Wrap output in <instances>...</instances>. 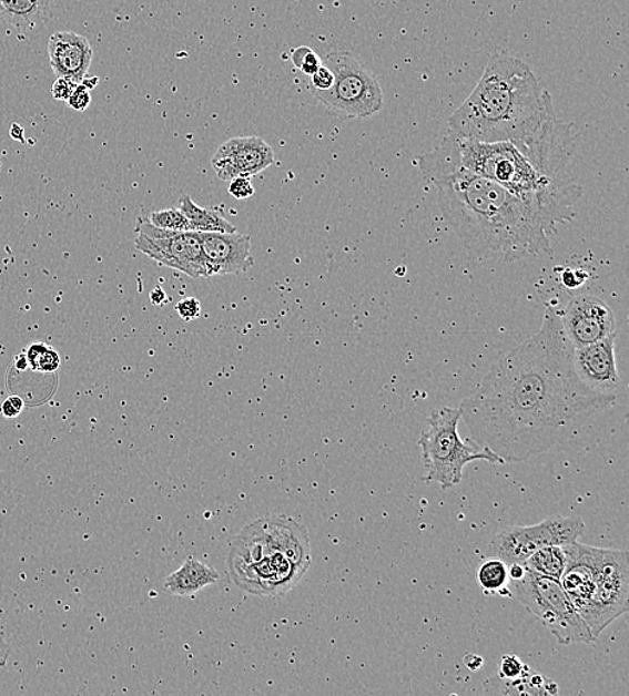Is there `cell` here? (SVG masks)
I'll list each match as a JSON object with an SVG mask.
<instances>
[{
  "mask_svg": "<svg viewBox=\"0 0 629 696\" xmlns=\"http://www.w3.org/2000/svg\"><path fill=\"white\" fill-rule=\"evenodd\" d=\"M292 61L294 66L303 72L305 75H313L317 70L323 66L321 58L314 53L311 48L301 47L295 49L292 53Z\"/></svg>",
  "mask_w": 629,
  "mask_h": 696,
  "instance_id": "d4e9b609",
  "label": "cell"
},
{
  "mask_svg": "<svg viewBox=\"0 0 629 696\" xmlns=\"http://www.w3.org/2000/svg\"><path fill=\"white\" fill-rule=\"evenodd\" d=\"M8 655H9V648L8 646H6L2 639V635H0V663H3L6 661V657H8Z\"/></svg>",
  "mask_w": 629,
  "mask_h": 696,
  "instance_id": "74e56055",
  "label": "cell"
},
{
  "mask_svg": "<svg viewBox=\"0 0 629 696\" xmlns=\"http://www.w3.org/2000/svg\"><path fill=\"white\" fill-rule=\"evenodd\" d=\"M509 580V564L497 557L487 560L477 571V582L486 595L510 597Z\"/></svg>",
  "mask_w": 629,
  "mask_h": 696,
  "instance_id": "7402d4cb",
  "label": "cell"
},
{
  "mask_svg": "<svg viewBox=\"0 0 629 696\" xmlns=\"http://www.w3.org/2000/svg\"><path fill=\"white\" fill-rule=\"evenodd\" d=\"M528 667L517 655L507 654L500 657L497 676L503 679L518 678Z\"/></svg>",
  "mask_w": 629,
  "mask_h": 696,
  "instance_id": "484cf974",
  "label": "cell"
},
{
  "mask_svg": "<svg viewBox=\"0 0 629 696\" xmlns=\"http://www.w3.org/2000/svg\"><path fill=\"white\" fill-rule=\"evenodd\" d=\"M333 83H335V74L324 63L316 73L311 75V85L314 92H326L333 86Z\"/></svg>",
  "mask_w": 629,
  "mask_h": 696,
  "instance_id": "f1b7e54d",
  "label": "cell"
},
{
  "mask_svg": "<svg viewBox=\"0 0 629 696\" xmlns=\"http://www.w3.org/2000/svg\"><path fill=\"white\" fill-rule=\"evenodd\" d=\"M579 273L580 270H565L562 275V283L565 287L575 288L581 286L588 276L579 277Z\"/></svg>",
  "mask_w": 629,
  "mask_h": 696,
  "instance_id": "d6a6232c",
  "label": "cell"
},
{
  "mask_svg": "<svg viewBox=\"0 0 629 696\" xmlns=\"http://www.w3.org/2000/svg\"><path fill=\"white\" fill-rule=\"evenodd\" d=\"M81 83H82L83 86L88 88L89 90H92V89L95 88V85H98L99 79H95V76H94V79H89L88 80L87 76H85V79H83Z\"/></svg>",
  "mask_w": 629,
  "mask_h": 696,
  "instance_id": "f35d334b",
  "label": "cell"
},
{
  "mask_svg": "<svg viewBox=\"0 0 629 696\" xmlns=\"http://www.w3.org/2000/svg\"><path fill=\"white\" fill-rule=\"evenodd\" d=\"M586 531L579 518L544 520L531 526H509L499 531L489 544L491 557L504 560L506 564H524L532 553L549 545L575 543Z\"/></svg>",
  "mask_w": 629,
  "mask_h": 696,
  "instance_id": "30bf717a",
  "label": "cell"
},
{
  "mask_svg": "<svg viewBox=\"0 0 629 696\" xmlns=\"http://www.w3.org/2000/svg\"><path fill=\"white\" fill-rule=\"evenodd\" d=\"M311 565L310 533L286 518L253 522L234 540L229 554L235 584L262 596H277L293 590Z\"/></svg>",
  "mask_w": 629,
  "mask_h": 696,
  "instance_id": "5b68a950",
  "label": "cell"
},
{
  "mask_svg": "<svg viewBox=\"0 0 629 696\" xmlns=\"http://www.w3.org/2000/svg\"><path fill=\"white\" fill-rule=\"evenodd\" d=\"M24 357L28 359L29 369L34 371L54 372L61 366L60 354L43 341H34L26 348Z\"/></svg>",
  "mask_w": 629,
  "mask_h": 696,
  "instance_id": "603a6c76",
  "label": "cell"
},
{
  "mask_svg": "<svg viewBox=\"0 0 629 696\" xmlns=\"http://www.w3.org/2000/svg\"><path fill=\"white\" fill-rule=\"evenodd\" d=\"M556 117L554 99L529 64L494 54L478 85L448 119V133L479 143H519Z\"/></svg>",
  "mask_w": 629,
  "mask_h": 696,
  "instance_id": "277c9868",
  "label": "cell"
},
{
  "mask_svg": "<svg viewBox=\"0 0 629 696\" xmlns=\"http://www.w3.org/2000/svg\"><path fill=\"white\" fill-rule=\"evenodd\" d=\"M576 151L574 124L557 117L535 137L519 143H479L448 133L434 151L417 157L429 180L453 170L491 180L515 195L574 209L582 186L570 173Z\"/></svg>",
  "mask_w": 629,
  "mask_h": 696,
  "instance_id": "3957f363",
  "label": "cell"
},
{
  "mask_svg": "<svg viewBox=\"0 0 629 696\" xmlns=\"http://www.w3.org/2000/svg\"><path fill=\"white\" fill-rule=\"evenodd\" d=\"M176 313L184 321H192L201 317L202 305L196 298H184L177 301Z\"/></svg>",
  "mask_w": 629,
  "mask_h": 696,
  "instance_id": "83f0119b",
  "label": "cell"
},
{
  "mask_svg": "<svg viewBox=\"0 0 629 696\" xmlns=\"http://www.w3.org/2000/svg\"><path fill=\"white\" fill-rule=\"evenodd\" d=\"M77 86H79V83L69 79H61L60 76V79H57L54 82L53 88H51V94H53L54 99L58 101L68 102Z\"/></svg>",
  "mask_w": 629,
  "mask_h": 696,
  "instance_id": "4dcf8cb0",
  "label": "cell"
},
{
  "mask_svg": "<svg viewBox=\"0 0 629 696\" xmlns=\"http://www.w3.org/2000/svg\"><path fill=\"white\" fill-rule=\"evenodd\" d=\"M220 580V573L210 565L190 556L182 566L165 580V588L176 596H190L213 585Z\"/></svg>",
  "mask_w": 629,
  "mask_h": 696,
  "instance_id": "ac0fdd59",
  "label": "cell"
},
{
  "mask_svg": "<svg viewBox=\"0 0 629 696\" xmlns=\"http://www.w3.org/2000/svg\"><path fill=\"white\" fill-rule=\"evenodd\" d=\"M464 662L470 672H478V669L484 666V657L475 654H466Z\"/></svg>",
  "mask_w": 629,
  "mask_h": 696,
  "instance_id": "e575fe53",
  "label": "cell"
},
{
  "mask_svg": "<svg viewBox=\"0 0 629 696\" xmlns=\"http://www.w3.org/2000/svg\"><path fill=\"white\" fill-rule=\"evenodd\" d=\"M153 227L171 231V232H189L190 223L187 217L184 216L182 209L170 208L163 211L152 212L150 218H148Z\"/></svg>",
  "mask_w": 629,
  "mask_h": 696,
  "instance_id": "cb8c5ba5",
  "label": "cell"
},
{
  "mask_svg": "<svg viewBox=\"0 0 629 696\" xmlns=\"http://www.w3.org/2000/svg\"><path fill=\"white\" fill-rule=\"evenodd\" d=\"M567 566L560 579L565 592L588 624L595 639L629 608L627 551L565 544Z\"/></svg>",
  "mask_w": 629,
  "mask_h": 696,
  "instance_id": "8992f818",
  "label": "cell"
},
{
  "mask_svg": "<svg viewBox=\"0 0 629 696\" xmlns=\"http://www.w3.org/2000/svg\"><path fill=\"white\" fill-rule=\"evenodd\" d=\"M90 102H92L90 90L83 86L82 83H79V86L75 88L73 94L68 100L69 106L77 112H85Z\"/></svg>",
  "mask_w": 629,
  "mask_h": 696,
  "instance_id": "f546056e",
  "label": "cell"
},
{
  "mask_svg": "<svg viewBox=\"0 0 629 696\" xmlns=\"http://www.w3.org/2000/svg\"><path fill=\"white\" fill-rule=\"evenodd\" d=\"M210 277L240 275L254 267L252 236L197 232Z\"/></svg>",
  "mask_w": 629,
  "mask_h": 696,
  "instance_id": "9a60e30c",
  "label": "cell"
},
{
  "mask_svg": "<svg viewBox=\"0 0 629 696\" xmlns=\"http://www.w3.org/2000/svg\"><path fill=\"white\" fill-rule=\"evenodd\" d=\"M484 692L487 695L556 696L560 689L556 682L528 667L518 678L503 679L496 676V678L487 679L484 683Z\"/></svg>",
  "mask_w": 629,
  "mask_h": 696,
  "instance_id": "e0dca14e",
  "label": "cell"
},
{
  "mask_svg": "<svg viewBox=\"0 0 629 696\" xmlns=\"http://www.w3.org/2000/svg\"><path fill=\"white\" fill-rule=\"evenodd\" d=\"M526 569L524 564H509L510 580H519L525 576Z\"/></svg>",
  "mask_w": 629,
  "mask_h": 696,
  "instance_id": "d590c367",
  "label": "cell"
},
{
  "mask_svg": "<svg viewBox=\"0 0 629 696\" xmlns=\"http://www.w3.org/2000/svg\"><path fill=\"white\" fill-rule=\"evenodd\" d=\"M565 337L574 347H582L609 337L616 330L612 308L594 295H579L560 311Z\"/></svg>",
  "mask_w": 629,
  "mask_h": 696,
  "instance_id": "7c38bea8",
  "label": "cell"
},
{
  "mask_svg": "<svg viewBox=\"0 0 629 696\" xmlns=\"http://www.w3.org/2000/svg\"><path fill=\"white\" fill-rule=\"evenodd\" d=\"M461 412L455 408H440L428 417V430L419 441L425 480L436 482L442 489L459 485L464 469L474 461L503 463L491 450L479 447L471 438L461 440L458 424Z\"/></svg>",
  "mask_w": 629,
  "mask_h": 696,
  "instance_id": "52a82bcc",
  "label": "cell"
},
{
  "mask_svg": "<svg viewBox=\"0 0 629 696\" xmlns=\"http://www.w3.org/2000/svg\"><path fill=\"white\" fill-rule=\"evenodd\" d=\"M560 309L548 307L541 328L494 365L460 403L471 440L503 463H519L567 442L615 396L590 390L574 367Z\"/></svg>",
  "mask_w": 629,
  "mask_h": 696,
  "instance_id": "6da1fadb",
  "label": "cell"
},
{
  "mask_svg": "<svg viewBox=\"0 0 629 696\" xmlns=\"http://www.w3.org/2000/svg\"><path fill=\"white\" fill-rule=\"evenodd\" d=\"M50 66L58 79L81 83L93 60V50L85 37L73 31H58L49 40Z\"/></svg>",
  "mask_w": 629,
  "mask_h": 696,
  "instance_id": "2e32d148",
  "label": "cell"
},
{
  "mask_svg": "<svg viewBox=\"0 0 629 696\" xmlns=\"http://www.w3.org/2000/svg\"><path fill=\"white\" fill-rule=\"evenodd\" d=\"M229 193L236 199H246L254 196L255 190L252 177L240 176L229 182Z\"/></svg>",
  "mask_w": 629,
  "mask_h": 696,
  "instance_id": "4316f807",
  "label": "cell"
},
{
  "mask_svg": "<svg viewBox=\"0 0 629 696\" xmlns=\"http://www.w3.org/2000/svg\"><path fill=\"white\" fill-rule=\"evenodd\" d=\"M150 300L153 306H164L170 301V298L162 287H156L155 289H152Z\"/></svg>",
  "mask_w": 629,
  "mask_h": 696,
  "instance_id": "836d02e7",
  "label": "cell"
},
{
  "mask_svg": "<svg viewBox=\"0 0 629 696\" xmlns=\"http://www.w3.org/2000/svg\"><path fill=\"white\" fill-rule=\"evenodd\" d=\"M134 246L160 266L180 270L192 279L210 277L197 232H171L139 218Z\"/></svg>",
  "mask_w": 629,
  "mask_h": 696,
  "instance_id": "8fae6325",
  "label": "cell"
},
{
  "mask_svg": "<svg viewBox=\"0 0 629 696\" xmlns=\"http://www.w3.org/2000/svg\"><path fill=\"white\" fill-rule=\"evenodd\" d=\"M428 183L438 192L448 227L478 260L515 263L551 255V237L575 217L574 209L515 195L491 180L461 170L439 174Z\"/></svg>",
  "mask_w": 629,
  "mask_h": 696,
  "instance_id": "7a4b0ae2",
  "label": "cell"
},
{
  "mask_svg": "<svg viewBox=\"0 0 629 696\" xmlns=\"http://www.w3.org/2000/svg\"><path fill=\"white\" fill-rule=\"evenodd\" d=\"M510 597L536 615L556 641L565 646L596 642L588 624L570 602L560 580L526 570L519 580H509Z\"/></svg>",
  "mask_w": 629,
  "mask_h": 696,
  "instance_id": "ba28073f",
  "label": "cell"
},
{
  "mask_svg": "<svg viewBox=\"0 0 629 696\" xmlns=\"http://www.w3.org/2000/svg\"><path fill=\"white\" fill-rule=\"evenodd\" d=\"M23 399L21 397H10L6 399L2 405V414L8 418H12L19 414L23 410Z\"/></svg>",
  "mask_w": 629,
  "mask_h": 696,
  "instance_id": "1f68e13d",
  "label": "cell"
},
{
  "mask_svg": "<svg viewBox=\"0 0 629 696\" xmlns=\"http://www.w3.org/2000/svg\"><path fill=\"white\" fill-rule=\"evenodd\" d=\"M618 332L582 347H574V367L577 376L590 390L618 397L622 389L616 365L615 345Z\"/></svg>",
  "mask_w": 629,
  "mask_h": 696,
  "instance_id": "4fadbf2b",
  "label": "cell"
},
{
  "mask_svg": "<svg viewBox=\"0 0 629 696\" xmlns=\"http://www.w3.org/2000/svg\"><path fill=\"white\" fill-rule=\"evenodd\" d=\"M525 569L545 577L560 580L567 566L565 545H549L536 551L524 563Z\"/></svg>",
  "mask_w": 629,
  "mask_h": 696,
  "instance_id": "44dd1931",
  "label": "cell"
},
{
  "mask_svg": "<svg viewBox=\"0 0 629 696\" xmlns=\"http://www.w3.org/2000/svg\"><path fill=\"white\" fill-rule=\"evenodd\" d=\"M273 164V147L265 140L255 137V135L226 141L211 158V165H213L217 178L227 183L240 176H256Z\"/></svg>",
  "mask_w": 629,
  "mask_h": 696,
  "instance_id": "5bb4252c",
  "label": "cell"
},
{
  "mask_svg": "<svg viewBox=\"0 0 629 696\" xmlns=\"http://www.w3.org/2000/svg\"><path fill=\"white\" fill-rule=\"evenodd\" d=\"M54 0H0V17L12 28L34 29L48 21Z\"/></svg>",
  "mask_w": 629,
  "mask_h": 696,
  "instance_id": "d6986e66",
  "label": "cell"
},
{
  "mask_svg": "<svg viewBox=\"0 0 629 696\" xmlns=\"http://www.w3.org/2000/svg\"><path fill=\"white\" fill-rule=\"evenodd\" d=\"M335 74V83L326 92H314L316 100L336 117L368 119L383 108V90L376 76L346 51H332L323 62Z\"/></svg>",
  "mask_w": 629,
  "mask_h": 696,
  "instance_id": "9c48e42d",
  "label": "cell"
},
{
  "mask_svg": "<svg viewBox=\"0 0 629 696\" xmlns=\"http://www.w3.org/2000/svg\"><path fill=\"white\" fill-rule=\"evenodd\" d=\"M179 204L180 209L187 217L192 232H220V234L237 232L235 225L226 221L220 211L202 208L190 196L180 198Z\"/></svg>",
  "mask_w": 629,
  "mask_h": 696,
  "instance_id": "ffe728a7",
  "label": "cell"
},
{
  "mask_svg": "<svg viewBox=\"0 0 629 696\" xmlns=\"http://www.w3.org/2000/svg\"><path fill=\"white\" fill-rule=\"evenodd\" d=\"M16 367L18 370H22V371H24L26 369H29L28 359H26L24 354H22V356H19L17 358Z\"/></svg>",
  "mask_w": 629,
  "mask_h": 696,
  "instance_id": "8d00e7d4",
  "label": "cell"
}]
</instances>
